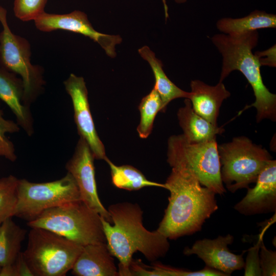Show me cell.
I'll return each mask as SVG.
<instances>
[{"mask_svg": "<svg viewBox=\"0 0 276 276\" xmlns=\"http://www.w3.org/2000/svg\"><path fill=\"white\" fill-rule=\"evenodd\" d=\"M107 210L112 223L101 217L106 244L110 254L119 260V276H132V255L142 253L148 261L164 257L170 248L168 239L157 230L150 232L143 225V212L137 203L119 202Z\"/></svg>", "mask_w": 276, "mask_h": 276, "instance_id": "6da1fadb", "label": "cell"}, {"mask_svg": "<svg viewBox=\"0 0 276 276\" xmlns=\"http://www.w3.org/2000/svg\"><path fill=\"white\" fill-rule=\"evenodd\" d=\"M165 189L169 203L156 229L168 239H176L200 231L218 209L216 195L201 185L192 171L172 168Z\"/></svg>", "mask_w": 276, "mask_h": 276, "instance_id": "7a4b0ae2", "label": "cell"}, {"mask_svg": "<svg viewBox=\"0 0 276 276\" xmlns=\"http://www.w3.org/2000/svg\"><path fill=\"white\" fill-rule=\"evenodd\" d=\"M259 33L254 31L230 35L216 34L211 38L213 44L222 57L219 82H222L232 72L238 71L251 85L255 101L241 111L251 107L256 108V120H276V95L271 93L263 83L260 65L252 50L257 45Z\"/></svg>", "mask_w": 276, "mask_h": 276, "instance_id": "3957f363", "label": "cell"}, {"mask_svg": "<svg viewBox=\"0 0 276 276\" xmlns=\"http://www.w3.org/2000/svg\"><path fill=\"white\" fill-rule=\"evenodd\" d=\"M27 225L52 231L82 246L106 243L101 216L81 200L47 210Z\"/></svg>", "mask_w": 276, "mask_h": 276, "instance_id": "277c9868", "label": "cell"}, {"mask_svg": "<svg viewBox=\"0 0 276 276\" xmlns=\"http://www.w3.org/2000/svg\"><path fill=\"white\" fill-rule=\"evenodd\" d=\"M22 255L33 276H64L83 248L52 231L30 227Z\"/></svg>", "mask_w": 276, "mask_h": 276, "instance_id": "5b68a950", "label": "cell"}, {"mask_svg": "<svg viewBox=\"0 0 276 276\" xmlns=\"http://www.w3.org/2000/svg\"><path fill=\"white\" fill-rule=\"evenodd\" d=\"M167 162L172 168L185 169L193 172L202 186L216 194L226 189L220 175L216 139L202 143L189 141L182 134L168 140Z\"/></svg>", "mask_w": 276, "mask_h": 276, "instance_id": "8992f818", "label": "cell"}, {"mask_svg": "<svg viewBox=\"0 0 276 276\" xmlns=\"http://www.w3.org/2000/svg\"><path fill=\"white\" fill-rule=\"evenodd\" d=\"M218 151L221 178L231 193L247 189L250 183H255L261 171L272 159L266 149L243 136L218 145Z\"/></svg>", "mask_w": 276, "mask_h": 276, "instance_id": "52a82bcc", "label": "cell"}, {"mask_svg": "<svg viewBox=\"0 0 276 276\" xmlns=\"http://www.w3.org/2000/svg\"><path fill=\"white\" fill-rule=\"evenodd\" d=\"M7 15V10L0 6V66L20 77L24 86V102L29 107L43 89V70L31 63L30 42L12 32Z\"/></svg>", "mask_w": 276, "mask_h": 276, "instance_id": "ba28073f", "label": "cell"}, {"mask_svg": "<svg viewBox=\"0 0 276 276\" xmlns=\"http://www.w3.org/2000/svg\"><path fill=\"white\" fill-rule=\"evenodd\" d=\"M79 200L78 187L68 172L62 178L50 182L18 179L14 216L29 222L47 210Z\"/></svg>", "mask_w": 276, "mask_h": 276, "instance_id": "9c48e42d", "label": "cell"}, {"mask_svg": "<svg viewBox=\"0 0 276 276\" xmlns=\"http://www.w3.org/2000/svg\"><path fill=\"white\" fill-rule=\"evenodd\" d=\"M36 28L44 32L58 30L80 34L98 43L111 57L116 56V45L122 41L119 35H108L95 30L89 21L87 15L79 10H75L67 14H53L45 11L34 20Z\"/></svg>", "mask_w": 276, "mask_h": 276, "instance_id": "30bf717a", "label": "cell"}, {"mask_svg": "<svg viewBox=\"0 0 276 276\" xmlns=\"http://www.w3.org/2000/svg\"><path fill=\"white\" fill-rule=\"evenodd\" d=\"M95 157L86 142L80 137L72 158L65 168L78 187L80 200L112 223L110 215L102 203L97 191L94 164Z\"/></svg>", "mask_w": 276, "mask_h": 276, "instance_id": "8fae6325", "label": "cell"}, {"mask_svg": "<svg viewBox=\"0 0 276 276\" xmlns=\"http://www.w3.org/2000/svg\"><path fill=\"white\" fill-rule=\"evenodd\" d=\"M63 83L67 93L72 99L74 120L80 136L88 144L95 159L105 160L107 157L105 147L95 126L84 78L71 74Z\"/></svg>", "mask_w": 276, "mask_h": 276, "instance_id": "7c38bea8", "label": "cell"}, {"mask_svg": "<svg viewBox=\"0 0 276 276\" xmlns=\"http://www.w3.org/2000/svg\"><path fill=\"white\" fill-rule=\"evenodd\" d=\"M234 237L228 234L214 239H203L196 241L191 247H186L183 254L196 255L206 266L231 275L234 271L242 269L245 262L243 254L236 255L230 251L228 245L234 242Z\"/></svg>", "mask_w": 276, "mask_h": 276, "instance_id": "4fadbf2b", "label": "cell"}, {"mask_svg": "<svg viewBox=\"0 0 276 276\" xmlns=\"http://www.w3.org/2000/svg\"><path fill=\"white\" fill-rule=\"evenodd\" d=\"M252 188L234 208L245 216L267 214L276 211V160L271 159L260 173Z\"/></svg>", "mask_w": 276, "mask_h": 276, "instance_id": "5bb4252c", "label": "cell"}, {"mask_svg": "<svg viewBox=\"0 0 276 276\" xmlns=\"http://www.w3.org/2000/svg\"><path fill=\"white\" fill-rule=\"evenodd\" d=\"M71 270L76 276H119L106 243L84 246Z\"/></svg>", "mask_w": 276, "mask_h": 276, "instance_id": "9a60e30c", "label": "cell"}, {"mask_svg": "<svg viewBox=\"0 0 276 276\" xmlns=\"http://www.w3.org/2000/svg\"><path fill=\"white\" fill-rule=\"evenodd\" d=\"M190 86L189 99L194 110L213 125L217 126L220 108L223 101L230 97V92L223 82L219 81L212 86L194 80L191 81Z\"/></svg>", "mask_w": 276, "mask_h": 276, "instance_id": "2e32d148", "label": "cell"}, {"mask_svg": "<svg viewBox=\"0 0 276 276\" xmlns=\"http://www.w3.org/2000/svg\"><path fill=\"white\" fill-rule=\"evenodd\" d=\"M0 99L15 115L17 123L29 135L33 133L29 107L24 102V86L20 78L0 66Z\"/></svg>", "mask_w": 276, "mask_h": 276, "instance_id": "e0dca14e", "label": "cell"}, {"mask_svg": "<svg viewBox=\"0 0 276 276\" xmlns=\"http://www.w3.org/2000/svg\"><path fill=\"white\" fill-rule=\"evenodd\" d=\"M185 105L177 112V118L183 135L189 141L202 143L216 139L224 129L215 126L197 114L189 99H185Z\"/></svg>", "mask_w": 276, "mask_h": 276, "instance_id": "ac0fdd59", "label": "cell"}, {"mask_svg": "<svg viewBox=\"0 0 276 276\" xmlns=\"http://www.w3.org/2000/svg\"><path fill=\"white\" fill-rule=\"evenodd\" d=\"M141 56L146 60L152 70L155 78L154 87L158 92L162 100L160 112H164L168 104L177 98L189 99L191 93L177 87L169 79L163 70L162 61L157 58L155 54L148 46L139 49Z\"/></svg>", "mask_w": 276, "mask_h": 276, "instance_id": "d6986e66", "label": "cell"}, {"mask_svg": "<svg viewBox=\"0 0 276 276\" xmlns=\"http://www.w3.org/2000/svg\"><path fill=\"white\" fill-rule=\"evenodd\" d=\"M216 28L222 33L234 35L261 29L275 28L276 15L255 10L240 18L223 17L216 22Z\"/></svg>", "mask_w": 276, "mask_h": 276, "instance_id": "ffe728a7", "label": "cell"}, {"mask_svg": "<svg viewBox=\"0 0 276 276\" xmlns=\"http://www.w3.org/2000/svg\"><path fill=\"white\" fill-rule=\"evenodd\" d=\"M27 231L21 228L12 218L0 225V266L12 264L21 252V243Z\"/></svg>", "mask_w": 276, "mask_h": 276, "instance_id": "44dd1931", "label": "cell"}, {"mask_svg": "<svg viewBox=\"0 0 276 276\" xmlns=\"http://www.w3.org/2000/svg\"><path fill=\"white\" fill-rule=\"evenodd\" d=\"M105 161L108 164L113 185L116 187L128 191H135L146 187L165 188V184L148 180L138 169L130 165L117 166L108 157Z\"/></svg>", "mask_w": 276, "mask_h": 276, "instance_id": "7402d4cb", "label": "cell"}, {"mask_svg": "<svg viewBox=\"0 0 276 276\" xmlns=\"http://www.w3.org/2000/svg\"><path fill=\"white\" fill-rule=\"evenodd\" d=\"M138 108L141 119L136 130L141 139H146L151 134L155 117L162 108L161 98L154 87L142 98Z\"/></svg>", "mask_w": 276, "mask_h": 276, "instance_id": "603a6c76", "label": "cell"}, {"mask_svg": "<svg viewBox=\"0 0 276 276\" xmlns=\"http://www.w3.org/2000/svg\"><path fill=\"white\" fill-rule=\"evenodd\" d=\"M136 275L146 276H226L224 273L206 266L202 269L192 271L176 268L155 263L152 266L143 263L138 265L135 270Z\"/></svg>", "mask_w": 276, "mask_h": 276, "instance_id": "cb8c5ba5", "label": "cell"}, {"mask_svg": "<svg viewBox=\"0 0 276 276\" xmlns=\"http://www.w3.org/2000/svg\"><path fill=\"white\" fill-rule=\"evenodd\" d=\"M18 179L12 175L0 178V225L14 216Z\"/></svg>", "mask_w": 276, "mask_h": 276, "instance_id": "d4e9b609", "label": "cell"}, {"mask_svg": "<svg viewBox=\"0 0 276 276\" xmlns=\"http://www.w3.org/2000/svg\"><path fill=\"white\" fill-rule=\"evenodd\" d=\"M19 129L17 123L4 117L0 108V156L11 162L15 161L17 157L14 146L7 134L18 132Z\"/></svg>", "mask_w": 276, "mask_h": 276, "instance_id": "484cf974", "label": "cell"}, {"mask_svg": "<svg viewBox=\"0 0 276 276\" xmlns=\"http://www.w3.org/2000/svg\"><path fill=\"white\" fill-rule=\"evenodd\" d=\"M47 0H14L15 16L22 21L34 20L44 12Z\"/></svg>", "mask_w": 276, "mask_h": 276, "instance_id": "4316f807", "label": "cell"}, {"mask_svg": "<svg viewBox=\"0 0 276 276\" xmlns=\"http://www.w3.org/2000/svg\"><path fill=\"white\" fill-rule=\"evenodd\" d=\"M260 264L262 275L273 276L276 274V253L268 249L262 239L260 246Z\"/></svg>", "mask_w": 276, "mask_h": 276, "instance_id": "83f0119b", "label": "cell"}, {"mask_svg": "<svg viewBox=\"0 0 276 276\" xmlns=\"http://www.w3.org/2000/svg\"><path fill=\"white\" fill-rule=\"evenodd\" d=\"M262 239L261 237L257 244L248 251L244 267V275H262L259 255Z\"/></svg>", "mask_w": 276, "mask_h": 276, "instance_id": "f1b7e54d", "label": "cell"}, {"mask_svg": "<svg viewBox=\"0 0 276 276\" xmlns=\"http://www.w3.org/2000/svg\"><path fill=\"white\" fill-rule=\"evenodd\" d=\"M260 66L276 67V47L274 44L270 48L262 51H257L254 53Z\"/></svg>", "mask_w": 276, "mask_h": 276, "instance_id": "f546056e", "label": "cell"}, {"mask_svg": "<svg viewBox=\"0 0 276 276\" xmlns=\"http://www.w3.org/2000/svg\"><path fill=\"white\" fill-rule=\"evenodd\" d=\"M162 1L164 5L165 17H166V19H167L169 17L168 7L166 0H162Z\"/></svg>", "mask_w": 276, "mask_h": 276, "instance_id": "4dcf8cb0", "label": "cell"}, {"mask_svg": "<svg viewBox=\"0 0 276 276\" xmlns=\"http://www.w3.org/2000/svg\"><path fill=\"white\" fill-rule=\"evenodd\" d=\"M187 0H174L175 3L177 4H183L187 2Z\"/></svg>", "mask_w": 276, "mask_h": 276, "instance_id": "1f68e13d", "label": "cell"}, {"mask_svg": "<svg viewBox=\"0 0 276 276\" xmlns=\"http://www.w3.org/2000/svg\"><path fill=\"white\" fill-rule=\"evenodd\" d=\"M1 267L0 266V270H1Z\"/></svg>", "mask_w": 276, "mask_h": 276, "instance_id": "d6a6232c", "label": "cell"}]
</instances>
